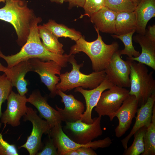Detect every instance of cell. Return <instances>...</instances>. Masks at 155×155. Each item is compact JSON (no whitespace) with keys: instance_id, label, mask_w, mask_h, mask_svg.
<instances>
[{"instance_id":"obj_19","label":"cell","mask_w":155,"mask_h":155,"mask_svg":"<svg viewBox=\"0 0 155 155\" xmlns=\"http://www.w3.org/2000/svg\"><path fill=\"white\" fill-rule=\"evenodd\" d=\"M9 68V72L7 75L10 79L12 87H15L18 94L24 96L27 93L28 83L25 79L26 74L32 71L28 60L21 61Z\"/></svg>"},{"instance_id":"obj_35","label":"cell","mask_w":155,"mask_h":155,"mask_svg":"<svg viewBox=\"0 0 155 155\" xmlns=\"http://www.w3.org/2000/svg\"><path fill=\"white\" fill-rule=\"evenodd\" d=\"M152 41L155 42V25L148 27V31H146L145 34Z\"/></svg>"},{"instance_id":"obj_17","label":"cell","mask_w":155,"mask_h":155,"mask_svg":"<svg viewBox=\"0 0 155 155\" xmlns=\"http://www.w3.org/2000/svg\"><path fill=\"white\" fill-rule=\"evenodd\" d=\"M155 102V94H154L148 98L145 104L142 105L137 109L135 122L132 129L129 134L121 140L125 150L127 148L128 142L134 133L144 126L147 127L151 123Z\"/></svg>"},{"instance_id":"obj_2","label":"cell","mask_w":155,"mask_h":155,"mask_svg":"<svg viewBox=\"0 0 155 155\" xmlns=\"http://www.w3.org/2000/svg\"><path fill=\"white\" fill-rule=\"evenodd\" d=\"M5 6L0 8V20L9 22L14 27L20 46L26 42L30 29L36 18L33 10L28 6L25 0L5 1Z\"/></svg>"},{"instance_id":"obj_12","label":"cell","mask_w":155,"mask_h":155,"mask_svg":"<svg viewBox=\"0 0 155 155\" xmlns=\"http://www.w3.org/2000/svg\"><path fill=\"white\" fill-rule=\"evenodd\" d=\"M118 51L113 55L109 63L104 70L106 75L117 86L124 88L130 86V60H123Z\"/></svg>"},{"instance_id":"obj_5","label":"cell","mask_w":155,"mask_h":155,"mask_svg":"<svg viewBox=\"0 0 155 155\" xmlns=\"http://www.w3.org/2000/svg\"><path fill=\"white\" fill-rule=\"evenodd\" d=\"M127 58L130 60V95H134L141 106L148 98L155 94V80L153 71L149 72L146 65Z\"/></svg>"},{"instance_id":"obj_32","label":"cell","mask_w":155,"mask_h":155,"mask_svg":"<svg viewBox=\"0 0 155 155\" xmlns=\"http://www.w3.org/2000/svg\"><path fill=\"white\" fill-rule=\"evenodd\" d=\"M49 138L45 144V146L40 152L36 155H58L57 150L52 139L48 135Z\"/></svg>"},{"instance_id":"obj_18","label":"cell","mask_w":155,"mask_h":155,"mask_svg":"<svg viewBox=\"0 0 155 155\" xmlns=\"http://www.w3.org/2000/svg\"><path fill=\"white\" fill-rule=\"evenodd\" d=\"M132 39L140 45L142 52L138 57H127L145 64L155 70V42L151 40L146 34L142 35L138 34Z\"/></svg>"},{"instance_id":"obj_25","label":"cell","mask_w":155,"mask_h":155,"mask_svg":"<svg viewBox=\"0 0 155 155\" xmlns=\"http://www.w3.org/2000/svg\"><path fill=\"white\" fill-rule=\"evenodd\" d=\"M144 150L142 155H155V105L153 109L152 118L147 127L144 137Z\"/></svg>"},{"instance_id":"obj_39","label":"cell","mask_w":155,"mask_h":155,"mask_svg":"<svg viewBox=\"0 0 155 155\" xmlns=\"http://www.w3.org/2000/svg\"><path fill=\"white\" fill-rule=\"evenodd\" d=\"M132 2L136 6L140 3L142 0H129Z\"/></svg>"},{"instance_id":"obj_23","label":"cell","mask_w":155,"mask_h":155,"mask_svg":"<svg viewBox=\"0 0 155 155\" xmlns=\"http://www.w3.org/2000/svg\"><path fill=\"white\" fill-rule=\"evenodd\" d=\"M39 36L42 40V44L49 51L56 54L63 55L64 51L63 45L58 40V38L43 25L38 26Z\"/></svg>"},{"instance_id":"obj_7","label":"cell","mask_w":155,"mask_h":155,"mask_svg":"<svg viewBox=\"0 0 155 155\" xmlns=\"http://www.w3.org/2000/svg\"><path fill=\"white\" fill-rule=\"evenodd\" d=\"M48 134L52 139L58 155H63L65 152L76 150L82 147H90L94 149L107 148L112 143V140L108 137L85 144L76 143L71 139L64 132L61 123L52 127Z\"/></svg>"},{"instance_id":"obj_33","label":"cell","mask_w":155,"mask_h":155,"mask_svg":"<svg viewBox=\"0 0 155 155\" xmlns=\"http://www.w3.org/2000/svg\"><path fill=\"white\" fill-rule=\"evenodd\" d=\"M79 155H97V153L90 147H82L77 150Z\"/></svg>"},{"instance_id":"obj_22","label":"cell","mask_w":155,"mask_h":155,"mask_svg":"<svg viewBox=\"0 0 155 155\" xmlns=\"http://www.w3.org/2000/svg\"><path fill=\"white\" fill-rule=\"evenodd\" d=\"M137 23L135 12L117 13L115 21V34L122 35L136 30Z\"/></svg>"},{"instance_id":"obj_31","label":"cell","mask_w":155,"mask_h":155,"mask_svg":"<svg viewBox=\"0 0 155 155\" xmlns=\"http://www.w3.org/2000/svg\"><path fill=\"white\" fill-rule=\"evenodd\" d=\"M16 146L5 141L1 133H0V155H18Z\"/></svg>"},{"instance_id":"obj_20","label":"cell","mask_w":155,"mask_h":155,"mask_svg":"<svg viewBox=\"0 0 155 155\" xmlns=\"http://www.w3.org/2000/svg\"><path fill=\"white\" fill-rule=\"evenodd\" d=\"M117 13L104 7L93 14L90 21L99 31L111 34L115 33V21Z\"/></svg>"},{"instance_id":"obj_11","label":"cell","mask_w":155,"mask_h":155,"mask_svg":"<svg viewBox=\"0 0 155 155\" xmlns=\"http://www.w3.org/2000/svg\"><path fill=\"white\" fill-rule=\"evenodd\" d=\"M7 100V107L2 113L1 123L4 124V128L7 124L13 127L18 126L20 124L21 118L26 114L27 98L25 95L21 96L12 91Z\"/></svg>"},{"instance_id":"obj_10","label":"cell","mask_w":155,"mask_h":155,"mask_svg":"<svg viewBox=\"0 0 155 155\" xmlns=\"http://www.w3.org/2000/svg\"><path fill=\"white\" fill-rule=\"evenodd\" d=\"M28 61L32 71L39 74L41 82L50 92V96L54 97L57 94L56 85L60 80L59 75L62 67L56 62L51 60L43 61L38 58H32Z\"/></svg>"},{"instance_id":"obj_1","label":"cell","mask_w":155,"mask_h":155,"mask_svg":"<svg viewBox=\"0 0 155 155\" xmlns=\"http://www.w3.org/2000/svg\"><path fill=\"white\" fill-rule=\"evenodd\" d=\"M42 20L41 18L36 17L31 28L26 42L17 53L5 56L1 52L0 47V57L5 61L8 68H11L21 61L35 58L43 61H54L62 67L67 66L71 54L61 55L54 53L47 50L43 45L38 30V24Z\"/></svg>"},{"instance_id":"obj_24","label":"cell","mask_w":155,"mask_h":155,"mask_svg":"<svg viewBox=\"0 0 155 155\" xmlns=\"http://www.w3.org/2000/svg\"><path fill=\"white\" fill-rule=\"evenodd\" d=\"M43 25L58 38L68 37L75 42L82 36L80 32L69 28L64 25L58 24L52 20H50Z\"/></svg>"},{"instance_id":"obj_9","label":"cell","mask_w":155,"mask_h":155,"mask_svg":"<svg viewBox=\"0 0 155 155\" xmlns=\"http://www.w3.org/2000/svg\"><path fill=\"white\" fill-rule=\"evenodd\" d=\"M129 92L125 88L115 85L103 92L94 107L98 116H108L112 121L113 116L129 95Z\"/></svg>"},{"instance_id":"obj_30","label":"cell","mask_w":155,"mask_h":155,"mask_svg":"<svg viewBox=\"0 0 155 155\" xmlns=\"http://www.w3.org/2000/svg\"><path fill=\"white\" fill-rule=\"evenodd\" d=\"M105 7L104 0H85L83 8L84 14L80 18L86 16L90 18L94 13Z\"/></svg>"},{"instance_id":"obj_3","label":"cell","mask_w":155,"mask_h":155,"mask_svg":"<svg viewBox=\"0 0 155 155\" xmlns=\"http://www.w3.org/2000/svg\"><path fill=\"white\" fill-rule=\"evenodd\" d=\"M94 27L98 34L97 39L88 42L82 36L71 47L69 54L74 55L81 52L84 53L90 58L94 71L99 72L104 70L108 67L113 55L119 50V45L116 42L109 44H105L99 31Z\"/></svg>"},{"instance_id":"obj_28","label":"cell","mask_w":155,"mask_h":155,"mask_svg":"<svg viewBox=\"0 0 155 155\" xmlns=\"http://www.w3.org/2000/svg\"><path fill=\"white\" fill-rule=\"evenodd\" d=\"M105 6L117 13L133 12L136 6L129 0H104Z\"/></svg>"},{"instance_id":"obj_36","label":"cell","mask_w":155,"mask_h":155,"mask_svg":"<svg viewBox=\"0 0 155 155\" xmlns=\"http://www.w3.org/2000/svg\"><path fill=\"white\" fill-rule=\"evenodd\" d=\"M0 71H2L6 75L9 72V69L7 67H5L0 63Z\"/></svg>"},{"instance_id":"obj_37","label":"cell","mask_w":155,"mask_h":155,"mask_svg":"<svg viewBox=\"0 0 155 155\" xmlns=\"http://www.w3.org/2000/svg\"><path fill=\"white\" fill-rule=\"evenodd\" d=\"M63 155H79L77 150H72L65 152Z\"/></svg>"},{"instance_id":"obj_13","label":"cell","mask_w":155,"mask_h":155,"mask_svg":"<svg viewBox=\"0 0 155 155\" xmlns=\"http://www.w3.org/2000/svg\"><path fill=\"white\" fill-rule=\"evenodd\" d=\"M138 106V102L135 97L129 95L113 115L112 120L117 117L119 120L118 125L115 130L116 137H121L129 129L132 119L137 112Z\"/></svg>"},{"instance_id":"obj_27","label":"cell","mask_w":155,"mask_h":155,"mask_svg":"<svg viewBox=\"0 0 155 155\" xmlns=\"http://www.w3.org/2000/svg\"><path fill=\"white\" fill-rule=\"evenodd\" d=\"M147 127L144 126L133 134L134 140L131 145L125 150L123 155H139L142 153L144 150V137Z\"/></svg>"},{"instance_id":"obj_26","label":"cell","mask_w":155,"mask_h":155,"mask_svg":"<svg viewBox=\"0 0 155 155\" xmlns=\"http://www.w3.org/2000/svg\"><path fill=\"white\" fill-rule=\"evenodd\" d=\"M135 31V30H133L129 33L120 35H111L113 38L120 39L124 44V48L123 49L118 50L121 56L126 55L128 58H131L137 57L140 55V53L135 49L132 43L133 35Z\"/></svg>"},{"instance_id":"obj_8","label":"cell","mask_w":155,"mask_h":155,"mask_svg":"<svg viewBox=\"0 0 155 155\" xmlns=\"http://www.w3.org/2000/svg\"><path fill=\"white\" fill-rule=\"evenodd\" d=\"M23 121H30L32 129L26 142L19 147L26 149L30 155H35L42 146L41 142L43 134H48L51 129L46 120L42 119L37 114V111L31 107H28L25 115L23 116Z\"/></svg>"},{"instance_id":"obj_4","label":"cell","mask_w":155,"mask_h":155,"mask_svg":"<svg viewBox=\"0 0 155 155\" xmlns=\"http://www.w3.org/2000/svg\"><path fill=\"white\" fill-rule=\"evenodd\" d=\"M68 62L72 65V69L70 72L61 74L59 77L61 81L56 85L57 90L64 92L70 91L77 87L90 89L97 87L105 78L106 74L104 70L94 71L88 75L84 74L80 71L84 63L78 64L74 55H71Z\"/></svg>"},{"instance_id":"obj_34","label":"cell","mask_w":155,"mask_h":155,"mask_svg":"<svg viewBox=\"0 0 155 155\" xmlns=\"http://www.w3.org/2000/svg\"><path fill=\"white\" fill-rule=\"evenodd\" d=\"M85 0H64V2L69 3V9H71L74 7L83 8Z\"/></svg>"},{"instance_id":"obj_29","label":"cell","mask_w":155,"mask_h":155,"mask_svg":"<svg viewBox=\"0 0 155 155\" xmlns=\"http://www.w3.org/2000/svg\"><path fill=\"white\" fill-rule=\"evenodd\" d=\"M12 87L10 79L5 73L0 75V120L2 114V104L7 99ZM1 126L0 121V129Z\"/></svg>"},{"instance_id":"obj_15","label":"cell","mask_w":155,"mask_h":155,"mask_svg":"<svg viewBox=\"0 0 155 155\" xmlns=\"http://www.w3.org/2000/svg\"><path fill=\"white\" fill-rule=\"evenodd\" d=\"M27 102L36 108L39 113V116L46 119L51 129L63 121L62 117L59 111L48 104L47 98L42 96L39 90L34 91L27 98Z\"/></svg>"},{"instance_id":"obj_21","label":"cell","mask_w":155,"mask_h":155,"mask_svg":"<svg viewBox=\"0 0 155 155\" xmlns=\"http://www.w3.org/2000/svg\"><path fill=\"white\" fill-rule=\"evenodd\" d=\"M137 34L144 35L148 21L155 17V0H142L135 10Z\"/></svg>"},{"instance_id":"obj_40","label":"cell","mask_w":155,"mask_h":155,"mask_svg":"<svg viewBox=\"0 0 155 155\" xmlns=\"http://www.w3.org/2000/svg\"><path fill=\"white\" fill-rule=\"evenodd\" d=\"M7 0H0V2H5V1Z\"/></svg>"},{"instance_id":"obj_38","label":"cell","mask_w":155,"mask_h":155,"mask_svg":"<svg viewBox=\"0 0 155 155\" xmlns=\"http://www.w3.org/2000/svg\"><path fill=\"white\" fill-rule=\"evenodd\" d=\"M52 2H55L57 3L62 4L64 2V0H50Z\"/></svg>"},{"instance_id":"obj_6","label":"cell","mask_w":155,"mask_h":155,"mask_svg":"<svg viewBox=\"0 0 155 155\" xmlns=\"http://www.w3.org/2000/svg\"><path fill=\"white\" fill-rule=\"evenodd\" d=\"M101 117L98 116L93 119L91 124L82 122L81 120L74 122H65L63 131L71 140L81 144L88 143L102 134L100 125Z\"/></svg>"},{"instance_id":"obj_14","label":"cell","mask_w":155,"mask_h":155,"mask_svg":"<svg viewBox=\"0 0 155 155\" xmlns=\"http://www.w3.org/2000/svg\"><path fill=\"white\" fill-rule=\"evenodd\" d=\"M115 85L106 75L103 81L97 87L90 90H86L81 87H77L75 92H79L83 96L86 103V109L81 115V120L88 124L93 122L92 117L93 109L97 104L102 93Z\"/></svg>"},{"instance_id":"obj_16","label":"cell","mask_w":155,"mask_h":155,"mask_svg":"<svg viewBox=\"0 0 155 155\" xmlns=\"http://www.w3.org/2000/svg\"><path fill=\"white\" fill-rule=\"evenodd\" d=\"M57 94L61 97V102L65 105L63 109L55 105L57 110L62 117L63 121L72 122L81 120V116L85 108L83 103L75 99L72 94L67 95L59 90H57Z\"/></svg>"}]
</instances>
